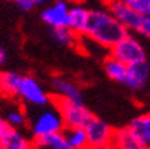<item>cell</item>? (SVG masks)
<instances>
[{
    "mask_svg": "<svg viewBox=\"0 0 150 149\" xmlns=\"http://www.w3.org/2000/svg\"><path fill=\"white\" fill-rule=\"evenodd\" d=\"M125 35H127V30L107 8L90 11V20L84 31V36L91 42L106 48H111Z\"/></svg>",
    "mask_w": 150,
    "mask_h": 149,
    "instance_id": "6da1fadb",
    "label": "cell"
},
{
    "mask_svg": "<svg viewBox=\"0 0 150 149\" xmlns=\"http://www.w3.org/2000/svg\"><path fill=\"white\" fill-rule=\"evenodd\" d=\"M30 149H38V148H36V146L34 145V146H31V148H30Z\"/></svg>",
    "mask_w": 150,
    "mask_h": 149,
    "instance_id": "f1b7e54d",
    "label": "cell"
},
{
    "mask_svg": "<svg viewBox=\"0 0 150 149\" xmlns=\"http://www.w3.org/2000/svg\"><path fill=\"white\" fill-rule=\"evenodd\" d=\"M150 81V66L147 62H139L135 65L127 66V74L125 79V86H127L130 90H142L146 87Z\"/></svg>",
    "mask_w": 150,
    "mask_h": 149,
    "instance_id": "9c48e42d",
    "label": "cell"
},
{
    "mask_svg": "<svg viewBox=\"0 0 150 149\" xmlns=\"http://www.w3.org/2000/svg\"><path fill=\"white\" fill-rule=\"evenodd\" d=\"M110 55L127 66L146 61V53L144 46L138 39L129 34L125 35L118 43L110 48Z\"/></svg>",
    "mask_w": 150,
    "mask_h": 149,
    "instance_id": "277c9868",
    "label": "cell"
},
{
    "mask_svg": "<svg viewBox=\"0 0 150 149\" xmlns=\"http://www.w3.org/2000/svg\"><path fill=\"white\" fill-rule=\"evenodd\" d=\"M127 128L139 145L150 149V113H144L135 117Z\"/></svg>",
    "mask_w": 150,
    "mask_h": 149,
    "instance_id": "30bf717a",
    "label": "cell"
},
{
    "mask_svg": "<svg viewBox=\"0 0 150 149\" xmlns=\"http://www.w3.org/2000/svg\"><path fill=\"white\" fill-rule=\"evenodd\" d=\"M103 68H105L106 75L111 81H115L122 85L125 83L126 74H127V65H125L123 62H121V61H118L117 58L110 55L105 59Z\"/></svg>",
    "mask_w": 150,
    "mask_h": 149,
    "instance_id": "2e32d148",
    "label": "cell"
},
{
    "mask_svg": "<svg viewBox=\"0 0 150 149\" xmlns=\"http://www.w3.org/2000/svg\"><path fill=\"white\" fill-rule=\"evenodd\" d=\"M52 102L62 115V120L64 122V129H67V128H86V125L94 117L90 110L83 105L82 101L55 97Z\"/></svg>",
    "mask_w": 150,
    "mask_h": 149,
    "instance_id": "7a4b0ae2",
    "label": "cell"
},
{
    "mask_svg": "<svg viewBox=\"0 0 150 149\" xmlns=\"http://www.w3.org/2000/svg\"><path fill=\"white\" fill-rule=\"evenodd\" d=\"M131 7L142 16H150V0H135Z\"/></svg>",
    "mask_w": 150,
    "mask_h": 149,
    "instance_id": "ffe728a7",
    "label": "cell"
},
{
    "mask_svg": "<svg viewBox=\"0 0 150 149\" xmlns=\"http://www.w3.org/2000/svg\"><path fill=\"white\" fill-rule=\"evenodd\" d=\"M34 145L38 149H74L70 145L69 140L66 137L64 130L35 138Z\"/></svg>",
    "mask_w": 150,
    "mask_h": 149,
    "instance_id": "4fadbf2b",
    "label": "cell"
},
{
    "mask_svg": "<svg viewBox=\"0 0 150 149\" xmlns=\"http://www.w3.org/2000/svg\"><path fill=\"white\" fill-rule=\"evenodd\" d=\"M88 20H90V9L81 4H74L70 7L67 26L72 31H75L78 35H84Z\"/></svg>",
    "mask_w": 150,
    "mask_h": 149,
    "instance_id": "7c38bea8",
    "label": "cell"
},
{
    "mask_svg": "<svg viewBox=\"0 0 150 149\" xmlns=\"http://www.w3.org/2000/svg\"><path fill=\"white\" fill-rule=\"evenodd\" d=\"M16 97L27 105L38 106V108H44L51 101L48 93L44 90L40 82L31 75H23L22 77Z\"/></svg>",
    "mask_w": 150,
    "mask_h": 149,
    "instance_id": "5b68a950",
    "label": "cell"
},
{
    "mask_svg": "<svg viewBox=\"0 0 150 149\" xmlns=\"http://www.w3.org/2000/svg\"><path fill=\"white\" fill-rule=\"evenodd\" d=\"M6 118H7V121L12 125L13 128H16V129L24 126L28 121L27 114H25V112L22 108H13L11 110H8L6 114Z\"/></svg>",
    "mask_w": 150,
    "mask_h": 149,
    "instance_id": "d6986e66",
    "label": "cell"
},
{
    "mask_svg": "<svg viewBox=\"0 0 150 149\" xmlns=\"http://www.w3.org/2000/svg\"><path fill=\"white\" fill-rule=\"evenodd\" d=\"M84 129L87 133L90 145H102V144L114 143L115 130L100 118L93 117Z\"/></svg>",
    "mask_w": 150,
    "mask_h": 149,
    "instance_id": "52a82bcc",
    "label": "cell"
},
{
    "mask_svg": "<svg viewBox=\"0 0 150 149\" xmlns=\"http://www.w3.org/2000/svg\"><path fill=\"white\" fill-rule=\"evenodd\" d=\"M12 129H13V126L7 121V118L3 117V115H0V138H3V137L6 136L7 133H9Z\"/></svg>",
    "mask_w": 150,
    "mask_h": 149,
    "instance_id": "603a6c76",
    "label": "cell"
},
{
    "mask_svg": "<svg viewBox=\"0 0 150 149\" xmlns=\"http://www.w3.org/2000/svg\"><path fill=\"white\" fill-rule=\"evenodd\" d=\"M51 85H52V90L55 91V97L82 101V91L75 82L59 75V77L52 78V83Z\"/></svg>",
    "mask_w": 150,
    "mask_h": 149,
    "instance_id": "8fae6325",
    "label": "cell"
},
{
    "mask_svg": "<svg viewBox=\"0 0 150 149\" xmlns=\"http://www.w3.org/2000/svg\"><path fill=\"white\" fill-rule=\"evenodd\" d=\"M46 1H47V0H36V3H38V4H40V3H46Z\"/></svg>",
    "mask_w": 150,
    "mask_h": 149,
    "instance_id": "83f0119b",
    "label": "cell"
},
{
    "mask_svg": "<svg viewBox=\"0 0 150 149\" xmlns=\"http://www.w3.org/2000/svg\"><path fill=\"white\" fill-rule=\"evenodd\" d=\"M6 59H7L6 51H4V48L1 47V44H0V65H3V63L6 62Z\"/></svg>",
    "mask_w": 150,
    "mask_h": 149,
    "instance_id": "484cf974",
    "label": "cell"
},
{
    "mask_svg": "<svg viewBox=\"0 0 150 149\" xmlns=\"http://www.w3.org/2000/svg\"><path fill=\"white\" fill-rule=\"evenodd\" d=\"M69 12L70 6L67 3V0H55L52 4H50L47 8L43 9L42 19L51 28L64 27V26H67Z\"/></svg>",
    "mask_w": 150,
    "mask_h": 149,
    "instance_id": "ba28073f",
    "label": "cell"
},
{
    "mask_svg": "<svg viewBox=\"0 0 150 149\" xmlns=\"http://www.w3.org/2000/svg\"><path fill=\"white\" fill-rule=\"evenodd\" d=\"M138 34H141L145 38H150V16H144L139 30H138Z\"/></svg>",
    "mask_w": 150,
    "mask_h": 149,
    "instance_id": "7402d4cb",
    "label": "cell"
},
{
    "mask_svg": "<svg viewBox=\"0 0 150 149\" xmlns=\"http://www.w3.org/2000/svg\"><path fill=\"white\" fill-rule=\"evenodd\" d=\"M121 1H125V3H127V4H131L133 1H135V0H121Z\"/></svg>",
    "mask_w": 150,
    "mask_h": 149,
    "instance_id": "4316f807",
    "label": "cell"
},
{
    "mask_svg": "<svg viewBox=\"0 0 150 149\" xmlns=\"http://www.w3.org/2000/svg\"><path fill=\"white\" fill-rule=\"evenodd\" d=\"M118 149H146L144 148L142 145H139L138 143H133V144H129V145H125V146H121Z\"/></svg>",
    "mask_w": 150,
    "mask_h": 149,
    "instance_id": "d4e9b609",
    "label": "cell"
},
{
    "mask_svg": "<svg viewBox=\"0 0 150 149\" xmlns=\"http://www.w3.org/2000/svg\"><path fill=\"white\" fill-rule=\"evenodd\" d=\"M106 6H107V9L115 16L117 20H118L127 31L130 30V31L138 32L144 16L139 15V14L131 7V4H127V3H125V1H121V0H107Z\"/></svg>",
    "mask_w": 150,
    "mask_h": 149,
    "instance_id": "8992f818",
    "label": "cell"
},
{
    "mask_svg": "<svg viewBox=\"0 0 150 149\" xmlns=\"http://www.w3.org/2000/svg\"><path fill=\"white\" fill-rule=\"evenodd\" d=\"M19 9H22L24 12H28V11H31V9L35 8L36 6V0H13Z\"/></svg>",
    "mask_w": 150,
    "mask_h": 149,
    "instance_id": "44dd1931",
    "label": "cell"
},
{
    "mask_svg": "<svg viewBox=\"0 0 150 149\" xmlns=\"http://www.w3.org/2000/svg\"><path fill=\"white\" fill-rule=\"evenodd\" d=\"M31 146H34V141L16 128L0 138V149H30Z\"/></svg>",
    "mask_w": 150,
    "mask_h": 149,
    "instance_id": "5bb4252c",
    "label": "cell"
},
{
    "mask_svg": "<svg viewBox=\"0 0 150 149\" xmlns=\"http://www.w3.org/2000/svg\"><path fill=\"white\" fill-rule=\"evenodd\" d=\"M23 75L16 71H1L0 73V96L16 97L19 85Z\"/></svg>",
    "mask_w": 150,
    "mask_h": 149,
    "instance_id": "9a60e30c",
    "label": "cell"
},
{
    "mask_svg": "<svg viewBox=\"0 0 150 149\" xmlns=\"http://www.w3.org/2000/svg\"><path fill=\"white\" fill-rule=\"evenodd\" d=\"M30 129L34 136V140L64 130V122L54 102L51 106L46 105L43 110L38 112L34 115V118L30 121Z\"/></svg>",
    "mask_w": 150,
    "mask_h": 149,
    "instance_id": "3957f363",
    "label": "cell"
},
{
    "mask_svg": "<svg viewBox=\"0 0 150 149\" xmlns=\"http://www.w3.org/2000/svg\"><path fill=\"white\" fill-rule=\"evenodd\" d=\"M87 149H118V146L114 143H109V144H102V145H90Z\"/></svg>",
    "mask_w": 150,
    "mask_h": 149,
    "instance_id": "cb8c5ba5",
    "label": "cell"
},
{
    "mask_svg": "<svg viewBox=\"0 0 150 149\" xmlns=\"http://www.w3.org/2000/svg\"><path fill=\"white\" fill-rule=\"evenodd\" d=\"M64 133L70 145L74 149H87L90 146L84 128H67L64 129Z\"/></svg>",
    "mask_w": 150,
    "mask_h": 149,
    "instance_id": "e0dca14e",
    "label": "cell"
},
{
    "mask_svg": "<svg viewBox=\"0 0 150 149\" xmlns=\"http://www.w3.org/2000/svg\"><path fill=\"white\" fill-rule=\"evenodd\" d=\"M51 35H52L54 41H55L56 43L60 44V46H66V47L75 46L76 42H78V36H79L75 31H72L69 26L52 28Z\"/></svg>",
    "mask_w": 150,
    "mask_h": 149,
    "instance_id": "ac0fdd59",
    "label": "cell"
}]
</instances>
